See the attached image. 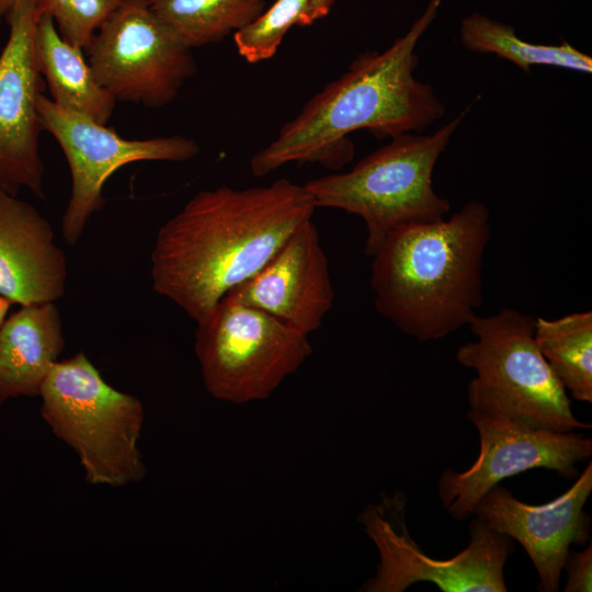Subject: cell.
<instances>
[{
  "label": "cell",
  "instance_id": "ba28073f",
  "mask_svg": "<svg viewBox=\"0 0 592 592\" xmlns=\"http://www.w3.org/2000/svg\"><path fill=\"white\" fill-rule=\"evenodd\" d=\"M407 496L396 490L383 494L358 515L367 536L378 549L379 563L363 592H403L417 582H431L442 592H505L504 566L514 540L475 516L469 543L448 559L425 554L410 535L406 522Z\"/></svg>",
  "mask_w": 592,
  "mask_h": 592
},
{
  "label": "cell",
  "instance_id": "5b68a950",
  "mask_svg": "<svg viewBox=\"0 0 592 592\" xmlns=\"http://www.w3.org/2000/svg\"><path fill=\"white\" fill-rule=\"evenodd\" d=\"M468 326L476 340L458 348L456 361L476 372L467 389L471 410L555 432L591 429L576 418L568 392L539 352L533 316L504 308L477 315Z\"/></svg>",
  "mask_w": 592,
  "mask_h": 592
},
{
  "label": "cell",
  "instance_id": "277c9868",
  "mask_svg": "<svg viewBox=\"0 0 592 592\" xmlns=\"http://www.w3.org/2000/svg\"><path fill=\"white\" fill-rule=\"evenodd\" d=\"M466 111L431 135L405 133L360 160L349 172L304 184L315 206L342 209L366 227L364 253L372 257L394 230L440 220L451 203L433 187L436 161Z\"/></svg>",
  "mask_w": 592,
  "mask_h": 592
},
{
  "label": "cell",
  "instance_id": "44dd1931",
  "mask_svg": "<svg viewBox=\"0 0 592 592\" xmlns=\"http://www.w3.org/2000/svg\"><path fill=\"white\" fill-rule=\"evenodd\" d=\"M308 0H276L253 21L234 33L237 53L249 64L271 59L283 38L298 25Z\"/></svg>",
  "mask_w": 592,
  "mask_h": 592
},
{
  "label": "cell",
  "instance_id": "9c48e42d",
  "mask_svg": "<svg viewBox=\"0 0 592 592\" xmlns=\"http://www.w3.org/2000/svg\"><path fill=\"white\" fill-rule=\"evenodd\" d=\"M88 64L116 102L163 107L193 77L192 49L144 0H125L95 34Z\"/></svg>",
  "mask_w": 592,
  "mask_h": 592
},
{
  "label": "cell",
  "instance_id": "cb8c5ba5",
  "mask_svg": "<svg viewBox=\"0 0 592 592\" xmlns=\"http://www.w3.org/2000/svg\"><path fill=\"white\" fill-rule=\"evenodd\" d=\"M335 0H308L305 13L299 20L298 26L312 25L320 19L327 16Z\"/></svg>",
  "mask_w": 592,
  "mask_h": 592
},
{
  "label": "cell",
  "instance_id": "2e32d148",
  "mask_svg": "<svg viewBox=\"0 0 592 592\" xmlns=\"http://www.w3.org/2000/svg\"><path fill=\"white\" fill-rule=\"evenodd\" d=\"M65 348L56 301L21 306L0 326V405L36 397Z\"/></svg>",
  "mask_w": 592,
  "mask_h": 592
},
{
  "label": "cell",
  "instance_id": "484cf974",
  "mask_svg": "<svg viewBox=\"0 0 592 592\" xmlns=\"http://www.w3.org/2000/svg\"><path fill=\"white\" fill-rule=\"evenodd\" d=\"M13 2L14 0H0V22L5 19Z\"/></svg>",
  "mask_w": 592,
  "mask_h": 592
},
{
  "label": "cell",
  "instance_id": "ac0fdd59",
  "mask_svg": "<svg viewBox=\"0 0 592 592\" xmlns=\"http://www.w3.org/2000/svg\"><path fill=\"white\" fill-rule=\"evenodd\" d=\"M534 339L565 390L576 400L592 402V312L536 317Z\"/></svg>",
  "mask_w": 592,
  "mask_h": 592
},
{
  "label": "cell",
  "instance_id": "ffe728a7",
  "mask_svg": "<svg viewBox=\"0 0 592 592\" xmlns=\"http://www.w3.org/2000/svg\"><path fill=\"white\" fill-rule=\"evenodd\" d=\"M460 41L473 52L494 54L530 71L533 66H553L584 73L592 72V58L567 42L534 44L520 38L511 25L478 12L460 24Z\"/></svg>",
  "mask_w": 592,
  "mask_h": 592
},
{
  "label": "cell",
  "instance_id": "603a6c76",
  "mask_svg": "<svg viewBox=\"0 0 592 592\" xmlns=\"http://www.w3.org/2000/svg\"><path fill=\"white\" fill-rule=\"evenodd\" d=\"M563 570L567 581L563 592L592 591V544L591 542L581 551L569 550L565 560Z\"/></svg>",
  "mask_w": 592,
  "mask_h": 592
},
{
  "label": "cell",
  "instance_id": "d6986e66",
  "mask_svg": "<svg viewBox=\"0 0 592 592\" xmlns=\"http://www.w3.org/2000/svg\"><path fill=\"white\" fill-rule=\"evenodd\" d=\"M144 1L191 49L224 41L265 9V0Z\"/></svg>",
  "mask_w": 592,
  "mask_h": 592
},
{
  "label": "cell",
  "instance_id": "3957f363",
  "mask_svg": "<svg viewBox=\"0 0 592 592\" xmlns=\"http://www.w3.org/2000/svg\"><path fill=\"white\" fill-rule=\"evenodd\" d=\"M490 212L466 203L440 220L391 231L372 255L376 310L419 342L443 339L478 315Z\"/></svg>",
  "mask_w": 592,
  "mask_h": 592
},
{
  "label": "cell",
  "instance_id": "5bb4252c",
  "mask_svg": "<svg viewBox=\"0 0 592 592\" xmlns=\"http://www.w3.org/2000/svg\"><path fill=\"white\" fill-rule=\"evenodd\" d=\"M226 297L262 310L307 335L318 330L333 307L334 291L312 218L303 223L259 272Z\"/></svg>",
  "mask_w": 592,
  "mask_h": 592
},
{
  "label": "cell",
  "instance_id": "9a60e30c",
  "mask_svg": "<svg viewBox=\"0 0 592 592\" xmlns=\"http://www.w3.org/2000/svg\"><path fill=\"white\" fill-rule=\"evenodd\" d=\"M67 257L50 223L30 203L0 190V295L21 306L57 301Z\"/></svg>",
  "mask_w": 592,
  "mask_h": 592
},
{
  "label": "cell",
  "instance_id": "30bf717a",
  "mask_svg": "<svg viewBox=\"0 0 592 592\" xmlns=\"http://www.w3.org/2000/svg\"><path fill=\"white\" fill-rule=\"evenodd\" d=\"M42 130L59 144L70 169L71 194L61 219V235L76 246L89 219L105 205L103 187L119 168L139 161H187L200 153L198 144L182 135L127 139L106 125L38 98Z\"/></svg>",
  "mask_w": 592,
  "mask_h": 592
},
{
  "label": "cell",
  "instance_id": "e0dca14e",
  "mask_svg": "<svg viewBox=\"0 0 592 592\" xmlns=\"http://www.w3.org/2000/svg\"><path fill=\"white\" fill-rule=\"evenodd\" d=\"M33 53L56 104L100 124L109 123L117 102L95 79L83 50L61 37L48 14L38 15Z\"/></svg>",
  "mask_w": 592,
  "mask_h": 592
},
{
  "label": "cell",
  "instance_id": "4fadbf2b",
  "mask_svg": "<svg viewBox=\"0 0 592 592\" xmlns=\"http://www.w3.org/2000/svg\"><path fill=\"white\" fill-rule=\"evenodd\" d=\"M592 492V463L562 494L545 504H528L500 486H493L477 503L473 516L516 540L539 578L538 590L557 592L570 545L590 538L591 517L584 505Z\"/></svg>",
  "mask_w": 592,
  "mask_h": 592
},
{
  "label": "cell",
  "instance_id": "7a4b0ae2",
  "mask_svg": "<svg viewBox=\"0 0 592 592\" xmlns=\"http://www.w3.org/2000/svg\"><path fill=\"white\" fill-rule=\"evenodd\" d=\"M431 0L408 32L384 52L357 56L286 122L277 136L250 160L254 177L291 162L319 163L337 171L354 156L349 134L367 129L375 137L421 133L445 113L433 88L414 78L415 46L437 14Z\"/></svg>",
  "mask_w": 592,
  "mask_h": 592
},
{
  "label": "cell",
  "instance_id": "52a82bcc",
  "mask_svg": "<svg viewBox=\"0 0 592 592\" xmlns=\"http://www.w3.org/2000/svg\"><path fill=\"white\" fill-rule=\"evenodd\" d=\"M194 351L207 391L247 403L269 398L312 348L307 334L225 296L197 322Z\"/></svg>",
  "mask_w": 592,
  "mask_h": 592
},
{
  "label": "cell",
  "instance_id": "8fae6325",
  "mask_svg": "<svg viewBox=\"0 0 592 592\" xmlns=\"http://www.w3.org/2000/svg\"><path fill=\"white\" fill-rule=\"evenodd\" d=\"M479 434V453L464 471L446 468L437 481V496L456 521L471 517L479 500L503 479L543 468L573 479L576 464L592 455V440L572 432L535 429L504 415L466 414Z\"/></svg>",
  "mask_w": 592,
  "mask_h": 592
},
{
  "label": "cell",
  "instance_id": "7c38bea8",
  "mask_svg": "<svg viewBox=\"0 0 592 592\" xmlns=\"http://www.w3.org/2000/svg\"><path fill=\"white\" fill-rule=\"evenodd\" d=\"M38 15L35 0H14L5 16L9 37L0 53V190L18 196L27 189L45 198L37 112L44 79L33 53Z\"/></svg>",
  "mask_w": 592,
  "mask_h": 592
},
{
  "label": "cell",
  "instance_id": "7402d4cb",
  "mask_svg": "<svg viewBox=\"0 0 592 592\" xmlns=\"http://www.w3.org/2000/svg\"><path fill=\"white\" fill-rule=\"evenodd\" d=\"M125 0H35L38 14L53 19L61 37L87 52L95 34Z\"/></svg>",
  "mask_w": 592,
  "mask_h": 592
},
{
  "label": "cell",
  "instance_id": "8992f818",
  "mask_svg": "<svg viewBox=\"0 0 592 592\" xmlns=\"http://www.w3.org/2000/svg\"><path fill=\"white\" fill-rule=\"evenodd\" d=\"M38 396L42 418L77 454L89 483L122 487L145 478L143 403L106 383L84 352L57 361Z\"/></svg>",
  "mask_w": 592,
  "mask_h": 592
},
{
  "label": "cell",
  "instance_id": "6da1fadb",
  "mask_svg": "<svg viewBox=\"0 0 592 592\" xmlns=\"http://www.w3.org/2000/svg\"><path fill=\"white\" fill-rule=\"evenodd\" d=\"M316 208L304 185L284 178L266 186L200 191L157 231L152 288L201 322L230 289L259 272Z\"/></svg>",
  "mask_w": 592,
  "mask_h": 592
},
{
  "label": "cell",
  "instance_id": "d4e9b609",
  "mask_svg": "<svg viewBox=\"0 0 592 592\" xmlns=\"http://www.w3.org/2000/svg\"><path fill=\"white\" fill-rule=\"evenodd\" d=\"M13 303L8 298L0 295V326L3 320L7 318V314Z\"/></svg>",
  "mask_w": 592,
  "mask_h": 592
}]
</instances>
